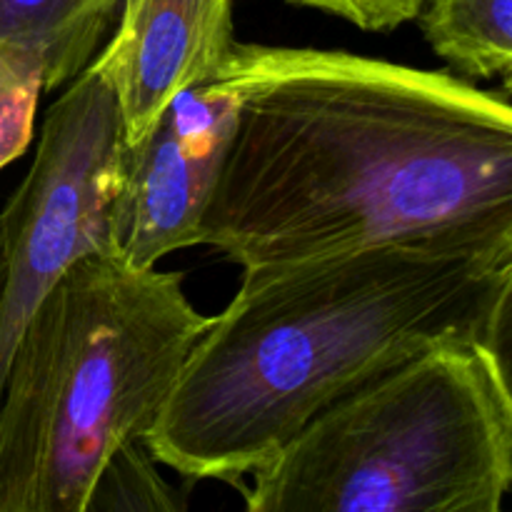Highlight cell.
Returning a JSON list of instances; mask_svg holds the SVG:
<instances>
[{
    "label": "cell",
    "instance_id": "1",
    "mask_svg": "<svg viewBox=\"0 0 512 512\" xmlns=\"http://www.w3.org/2000/svg\"><path fill=\"white\" fill-rule=\"evenodd\" d=\"M238 95L200 220L243 270L375 248L512 265V103L343 50L235 43Z\"/></svg>",
    "mask_w": 512,
    "mask_h": 512
},
{
    "label": "cell",
    "instance_id": "2",
    "mask_svg": "<svg viewBox=\"0 0 512 512\" xmlns=\"http://www.w3.org/2000/svg\"><path fill=\"white\" fill-rule=\"evenodd\" d=\"M503 275L405 248L243 270L145 445L183 478L235 483L385 370L475 345Z\"/></svg>",
    "mask_w": 512,
    "mask_h": 512
},
{
    "label": "cell",
    "instance_id": "3",
    "mask_svg": "<svg viewBox=\"0 0 512 512\" xmlns=\"http://www.w3.org/2000/svg\"><path fill=\"white\" fill-rule=\"evenodd\" d=\"M178 273L75 260L23 328L0 393V512H85L115 448L145 440L208 330Z\"/></svg>",
    "mask_w": 512,
    "mask_h": 512
},
{
    "label": "cell",
    "instance_id": "4",
    "mask_svg": "<svg viewBox=\"0 0 512 512\" xmlns=\"http://www.w3.org/2000/svg\"><path fill=\"white\" fill-rule=\"evenodd\" d=\"M243 490L253 512H498L512 430L473 343H440L310 420Z\"/></svg>",
    "mask_w": 512,
    "mask_h": 512
},
{
    "label": "cell",
    "instance_id": "5",
    "mask_svg": "<svg viewBox=\"0 0 512 512\" xmlns=\"http://www.w3.org/2000/svg\"><path fill=\"white\" fill-rule=\"evenodd\" d=\"M123 158V115L100 50L48 108L30 170L0 210V393L40 300L75 260L110 250Z\"/></svg>",
    "mask_w": 512,
    "mask_h": 512
},
{
    "label": "cell",
    "instance_id": "6",
    "mask_svg": "<svg viewBox=\"0 0 512 512\" xmlns=\"http://www.w3.org/2000/svg\"><path fill=\"white\" fill-rule=\"evenodd\" d=\"M238 95L225 80L180 93L153 128L125 145L110 208V250L135 268L198 245L200 220L223 168Z\"/></svg>",
    "mask_w": 512,
    "mask_h": 512
},
{
    "label": "cell",
    "instance_id": "7",
    "mask_svg": "<svg viewBox=\"0 0 512 512\" xmlns=\"http://www.w3.org/2000/svg\"><path fill=\"white\" fill-rule=\"evenodd\" d=\"M233 48V0H125L103 45L125 145L138 143L180 93L213 83Z\"/></svg>",
    "mask_w": 512,
    "mask_h": 512
},
{
    "label": "cell",
    "instance_id": "8",
    "mask_svg": "<svg viewBox=\"0 0 512 512\" xmlns=\"http://www.w3.org/2000/svg\"><path fill=\"white\" fill-rule=\"evenodd\" d=\"M125 0H0V40L33 50L45 90L68 85L103 50Z\"/></svg>",
    "mask_w": 512,
    "mask_h": 512
},
{
    "label": "cell",
    "instance_id": "9",
    "mask_svg": "<svg viewBox=\"0 0 512 512\" xmlns=\"http://www.w3.org/2000/svg\"><path fill=\"white\" fill-rule=\"evenodd\" d=\"M415 20L463 78H503L512 90V0H423Z\"/></svg>",
    "mask_w": 512,
    "mask_h": 512
},
{
    "label": "cell",
    "instance_id": "10",
    "mask_svg": "<svg viewBox=\"0 0 512 512\" xmlns=\"http://www.w3.org/2000/svg\"><path fill=\"white\" fill-rule=\"evenodd\" d=\"M145 440H128L110 453L90 488L85 512L183 510L175 490L155 468Z\"/></svg>",
    "mask_w": 512,
    "mask_h": 512
},
{
    "label": "cell",
    "instance_id": "11",
    "mask_svg": "<svg viewBox=\"0 0 512 512\" xmlns=\"http://www.w3.org/2000/svg\"><path fill=\"white\" fill-rule=\"evenodd\" d=\"M43 93L45 73L38 55L0 40V170L28 150Z\"/></svg>",
    "mask_w": 512,
    "mask_h": 512
},
{
    "label": "cell",
    "instance_id": "12",
    "mask_svg": "<svg viewBox=\"0 0 512 512\" xmlns=\"http://www.w3.org/2000/svg\"><path fill=\"white\" fill-rule=\"evenodd\" d=\"M475 350L488 370L490 383L512 430V265L505 270L498 293L480 325Z\"/></svg>",
    "mask_w": 512,
    "mask_h": 512
},
{
    "label": "cell",
    "instance_id": "13",
    "mask_svg": "<svg viewBox=\"0 0 512 512\" xmlns=\"http://www.w3.org/2000/svg\"><path fill=\"white\" fill-rule=\"evenodd\" d=\"M288 3L343 18L368 33H385L418 18L423 0H288Z\"/></svg>",
    "mask_w": 512,
    "mask_h": 512
},
{
    "label": "cell",
    "instance_id": "14",
    "mask_svg": "<svg viewBox=\"0 0 512 512\" xmlns=\"http://www.w3.org/2000/svg\"><path fill=\"white\" fill-rule=\"evenodd\" d=\"M0 285H3V245H0Z\"/></svg>",
    "mask_w": 512,
    "mask_h": 512
},
{
    "label": "cell",
    "instance_id": "15",
    "mask_svg": "<svg viewBox=\"0 0 512 512\" xmlns=\"http://www.w3.org/2000/svg\"><path fill=\"white\" fill-rule=\"evenodd\" d=\"M508 93H510V95H512V90H508Z\"/></svg>",
    "mask_w": 512,
    "mask_h": 512
}]
</instances>
